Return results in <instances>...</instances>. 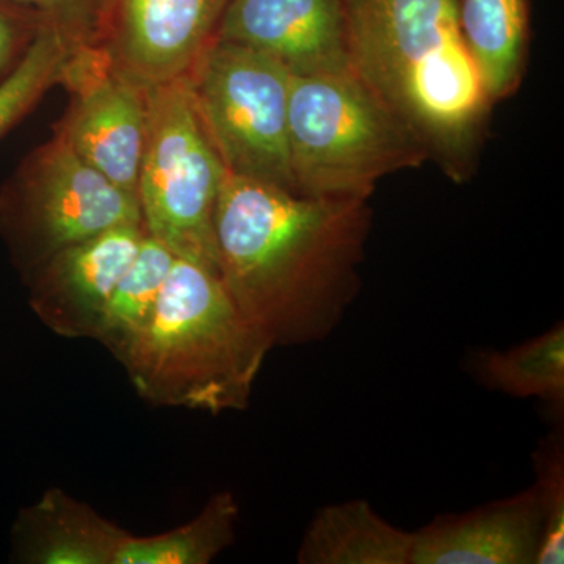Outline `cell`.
<instances>
[{
    "label": "cell",
    "instance_id": "cell-18",
    "mask_svg": "<svg viewBox=\"0 0 564 564\" xmlns=\"http://www.w3.org/2000/svg\"><path fill=\"white\" fill-rule=\"evenodd\" d=\"M239 503L231 492L215 494L202 513L170 532L129 533L118 564H207L232 544Z\"/></svg>",
    "mask_w": 564,
    "mask_h": 564
},
{
    "label": "cell",
    "instance_id": "cell-8",
    "mask_svg": "<svg viewBox=\"0 0 564 564\" xmlns=\"http://www.w3.org/2000/svg\"><path fill=\"white\" fill-rule=\"evenodd\" d=\"M62 85L70 102L55 133L82 161L137 198L150 90L115 68L101 46L76 47Z\"/></svg>",
    "mask_w": 564,
    "mask_h": 564
},
{
    "label": "cell",
    "instance_id": "cell-11",
    "mask_svg": "<svg viewBox=\"0 0 564 564\" xmlns=\"http://www.w3.org/2000/svg\"><path fill=\"white\" fill-rule=\"evenodd\" d=\"M217 39L270 55L292 74L352 68L344 0H229Z\"/></svg>",
    "mask_w": 564,
    "mask_h": 564
},
{
    "label": "cell",
    "instance_id": "cell-10",
    "mask_svg": "<svg viewBox=\"0 0 564 564\" xmlns=\"http://www.w3.org/2000/svg\"><path fill=\"white\" fill-rule=\"evenodd\" d=\"M144 236L143 225H121L63 248L25 280L33 313L58 336L93 339Z\"/></svg>",
    "mask_w": 564,
    "mask_h": 564
},
{
    "label": "cell",
    "instance_id": "cell-15",
    "mask_svg": "<svg viewBox=\"0 0 564 564\" xmlns=\"http://www.w3.org/2000/svg\"><path fill=\"white\" fill-rule=\"evenodd\" d=\"M459 25L492 104L510 98L524 77L530 0H458Z\"/></svg>",
    "mask_w": 564,
    "mask_h": 564
},
{
    "label": "cell",
    "instance_id": "cell-13",
    "mask_svg": "<svg viewBox=\"0 0 564 564\" xmlns=\"http://www.w3.org/2000/svg\"><path fill=\"white\" fill-rule=\"evenodd\" d=\"M128 534L90 505L52 488L14 519L11 558L24 564H118Z\"/></svg>",
    "mask_w": 564,
    "mask_h": 564
},
{
    "label": "cell",
    "instance_id": "cell-5",
    "mask_svg": "<svg viewBox=\"0 0 564 564\" xmlns=\"http://www.w3.org/2000/svg\"><path fill=\"white\" fill-rule=\"evenodd\" d=\"M226 174L185 77L150 88L137 184L148 236L176 258L220 273L214 214Z\"/></svg>",
    "mask_w": 564,
    "mask_h": 564
},
{
    "label": "cell",
    "instance_id": "cell-7",
    "mask_svg": "<svg viewBox=\"0 0 564 564\" xmlns=\"http://www.w3.org/2000/svg\"><path fill=\"white\" fill-rule=\"evenodd\" d=\"M185 80L226 172L295 192L289 158L291 70L262 52L215 39Z\"/></svg>",
    "mask_w": 564,
    "mask_h": 564
},
{
    "label": "cell",
    "instance_id": "cell-17",
    "mask_svg": "<svg viewBox=\"0 0 564 564\" xmlns=\"http://www.w3.org/2000/svg\"><path fill=\"white\" fill-rule=\"evenodd\" d=\"M474 373L494 391L540 399L555 408L564 402V328L556 323L534 339L503 351H481L474 358Z\"/></svg>",
    "mask_w": 564,
    "mask_h": 564
},
{
    "label": "cell",
    "instance_id": "cell-2",
    "mask_svg": "<svg viewBox=\"0 0 564 564\" xmlns=\"http://www.w3.org/2000/svg\"><path fill=\"white\" fill-rule=\"evenodd\" d=\"M352 69L451 180L473 173L494 106L458 0H344Z\"/></svg>",
    "mask_w": 564,
    "mask_h": 564
},
{
    "label": "cell",
    "instance_id": "cell-21",
    "mask_svg": "<svg viewBox=\"0 0 564 564\" xmlns=\"http://www.w3.org/2000/svg\"><path fill=\"white\" fill-rule=\"evenodd\" d=\"M74 46H98L109 0H17Z\"/></svg>",
    "mask_w": 564,
    "mask_h": 564
},
{
    "label": "cell",
    "instance_id": "cell-3",
    "mask_svg": "<svg viewBox=\"0 0 564 564\" xmlns=\"http://www.w3.org/2000/svg\"><path fill=\"white\" fill-rule=\"evenodd\" d=\"M270 350L220 273L176 258L150 323L121 364L141 399L218 415L247 410Z\"/></svg>",
    "mask_w": 564,
    "mask_h": 564
},
{
    "label": "cell",
    "instance_id": "cell-22",
    "mask_svg": "<svg viewBox=\"0 0 564 564\" xmlns=\"http://www.w3.org/2000/svg\"><path fill=\"white\" fill-rule=\"evenodd\" d=\"M44 22L17 0H0V80L20 63Z\"/></svg>",
    "mask_w": 564,
    "mask_h": 564
},
{
    "label": "cell",
    "instance_id": "cell-16",
    "mask_svg": "<svg viewBox=\"0 0 564 564\" xmlns=\"http://www.w3.org/2000/svg\"><path fill=\"white\" fill-rule=\"evenodd\" d=\"M174 261L176 256L165 245L148 234L143 237L135 259L111 293L93 336L118 361L121 362L150 323Z\"/></svg>",
    "mask_w": 564,
    "mask_h": 564
},
{
    "label": "cell",
    "instance_id": "cell-6",
    "mask_svg": "<svg viewBox=\"0 0 564 564\" xmlns=\"http://www.w3.org/2000/svg\"><path fill=\"white\" fill-rule=\"evenodd\" d=\"M121 225H143L139 199L57 133L0 191V236L24 280L63 248Z\"/></svg>",
    "mask_w": 564,
    "mask_h": 564
},
{
    "label": "cell",
    "instance_id": "cell-4",
    "mask_svg": "<svg viewBox=\"0 0 564 564\" xmlns=\"http://www.w3.org/2000/svg\"><path fill=\"white\" fill-rule=\"evenodd\" d=\"M289 158L296 193L367 202L383 177L429 154L350 68L292 74Z\"/></svg>",
    "mask_w": 564,
    "mask_h": 564
},
{
    "label": "cell",
    "instance_id": "cell-9",
    "mask_svg": "<svg viewBox=\"0 0 564 564\" xmlns=\"http://www.w3.org/2000/svg\"><path fill=\"white\" fill-rule=\"evenodd\" d=\"M229 0H109L98 46L115 68L154 88L191 73L217 39Z\"/></svg>",
    "mask_w": 564,
    "mask_h": 564
},
{
    "label": "cell",
    "instance_id": "cell-14",
    "mask_svg": "<svg viewBox=\"0 0 564 564\" xmlns=\"http://www.w3.org/2000/svg\"><path fill=\"white\" fill-rule=\"evenodd\" d=\"M413 532L381 518L367 500L317 511L299 551L303 564H410Z\"/></svg>",
    "mask_w": 564,
    "mask_h": 564
},
{
    "label": "cell",
    "instance_id": "cell-1",
    "mask_svg": "<svg viewBox=\"0 0 564 564\" xmlns=\"http://www.w3.org/2000/svg\"><path fill=\"white\" fill-rule=\"evenodd\" d=\"M370 221L362 199L314 198L226 174L214 214L218 269L272 348L332 336L358 295Z\"/></svg>",
    "mask_w": 564,
    "mask_h": 564
},
{
    "label": "cell",
    "instance_id": "cell-19",
    "mask_svg": "<svg viewBox=\"0 0 564 564\" xmlns=\"http://www.w3.org/2000/svg\"><path fill=\"white\" fill-rule=\"evenodd\" d=\"M74 46L44 24L20 63L0 80V140L24 120L55 85H62Z\"/></svg>",
    "mask_w": 564,
    "mask_h": 564
},
{
    "label": "cell",
    "instance_id": "cell-20",
    "mask_svg": "<svg viewBox=\"0 0 564 564\" xmlns=\"http://www.w3.org/2000/svg\"><path fill=\"white\" fill-rule=\"evenodd\" d=\"M534 484L544 532L536 564H562L564 558V447L562 434L554 433L533 455Z\"/></svg>",
    "mask_w": 564,
    "mask_h": 564
},
{
    "label": "cell",
    "instance_id": "cell-12",
    "mask_svg": "<svg viewBox=\"0 0 564 564\" xmlns=\"http://www.w3.org/2000/svg\"><path fill=\"white\" fill-rule=\"evenodd\" d=\"M544 521L533 485L413 532L410 564H536Z\"/></svg>",
    "mask_w": 564,
    "mask_h": 564
}]
</instances>
